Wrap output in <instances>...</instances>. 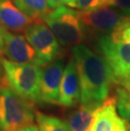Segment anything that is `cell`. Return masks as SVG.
Here are the masks:
<instances>
[{
    "instance_id": "6da1fadb",
    "label": "cell",
    "mask_w": 130,
    "mask_h": 131,
    "mask_svg": "<svg viewBox=\"0 0 130 131\" xmlns=\"http://www.w3.org/2000/svg\"><path fill=\"white\" fill-rule=\"evenodd\" d=\"M80 85L81 104H101L114 83L110 67L101 55L84 44L72 48Z\"/></svg>"
},
{
    "instance_id": "7a4b0ae2",
    "label": "cell",
    "mask_w": 130,
    "mask_h": 131,
    "mask_svg": "<svg viewBox=\"0 0 130 131\" xmlns=\"http://www.w3.org/2000/svg\"><path fill=\"white\" fill-rule=\"evenodd\" d=\"M96 49L110 67L114 83L130 73V17L110 32L96 36Z\"/></svg>"
},
{
    "instance_id": "3957f363",
    "label": "cell",
    "mask_w": 130,
    "mask_h": 131,
    "mask_svg": "<svg viewBox=\"0 0 130 131\" xmlns=\"http://www.w3.org/2000/svg\"><path fill=\"white\" fill-rule=\"evenodd\" d=\"M3 73L8 85L30 103L41 102L40 85L42 67L2 59Z\"/></svg>"
},
{
    "instance_id": "277c9868",
    "label": "cell",
    "mask_w": 130,
    "mask_h": 131,
    "mask_svg": "<svg viewBox=\"0 0 130 131\" xmlns=\"http://www.w3.org/2000/svg\"><path fill=\"white\" fill-rule=\"evenodd\" d=\"M53 33L61 45L74 47L81 44L86 37V30L79 11L65 6L50 10L41 19Z\"/></svg>"
},
{
    "instance_id": "5b68a950",
    "label": "cell",
    "mask_w": 130,
    "mask_h": 131,
    "mask_svg": "<svg viewBox=\"0 0 130 131\" xmlns=\"http://www.w3.org/2000/svg\"><path fill=\"white\" fill-rule=\"evenodd\" d=\"M34 118L31 103L9 86L0 85V131H19L33 124Z\"/></svg>"
},
{
    "instance_id": "8992f818",
    "label": "cell",
    "mask_w": 130,
    "mask_h": 131,
    "mask_svg": "<svg viewBox=\"0 0 130 131\" xmlns=\"http://www.w3.org/2000/svg\"><path fill=\"white\" fill-rule=\"evenodd\" d=\"M24 32L25 37L35 50L39 66H45L60 57V43L46 25L39 21L31 22Z\"/></svg>"
},
{
    "instance_id": "52a82bcc",
    "label": "cell",
    "mask_w": 130,
    "mask_h": 131,
    "mask_svg": "<svg viewBox=\"0 0 130 131\" xmlns=\"http://www.w3.org/2000/svg\"><path fill=\"white\" fill-rule=\"evenodd\" d=\"M79 13L86 32L95 33L96 36L110 32L127 17L123 10L112 6H104L85 11L79 10Z\"/></svg>"
},
{
    "instance_id": "ba28073f",
    "label": "cell",
    "mask_w": 130,
    "mask_h": 131,
    "mask_svg": "<svg viewBox=\"0 0 130 131\" xmlns=\"http://www.w3.org/2000/svg\"><path fill=\"white\" fill-rule=\"evenodd\" d=\"M64 67V61L60 58L42 67L40 85L41 102L57 104L60 83Z\"/></svg>"
},
{
    "instance_id": "9c48e42d",
    "label": "cell",
    "mask_w": 130,
    "mask_h": 131,
    "mask_svg": "<svg viewBox=\"0 0 130 131\" xmlns=\"http://www.w3.org/2000/svg\"><path fill=\"white\" fill-rule=\"evenodd\" d=\"M3 52L9 60L19 63L37 64L35 50L24 36L13 33L3 27Z\"/></svg>"
},
{
    "instance_id": "30bf717a",
    "label": "cell",
    "mask_w": 130,
    "mask_h": 131,
    "mask_svg": "<svg viewBox=\"0 0 130 131\" xmlns=\"http://www.w3.org/2000/svg\"><path fill=\"white\" fill-rule=\"evenodd\" d=\"M128 125L116 109V97H107L96 111L90 131H128Z\"/></svg>"
},
{
    "instance_id": "8fae6325",
    "label": "cell",
    "mask_w": 130,
    "mask_h": 131,
    "mask_svg": "<svg viewBox=\"0 0 130 131\" xmlns=\"http://www.w3.org/2000/svg\"><path fill=\"white\" fill-rule=\"evenodd\" d=\"M80 102V85L75 62L72 57L64 67L61 80L57 104L72 107Z\"/></svg>"
},
{
    "instance_id": "7c38bea8",
    "label": "cell",
    "mask_w": 130,
    "mask_h": 131,
    "mask_svg": "<svg viewBox=\"0 0 130 131\" xmlns=\"http://www.w3.org/2000/svg\"><path fill=\"white\" fill-rule=\"evenodd\" d=\"M34 21L16 6L14 0H0V26L10 31H22Z\"/></svg>"
},
{
    "instance_id": "4fadbf2b",
    "label": "cell",
    "mask_w": 130,
    "mask_h": 131,
    "mask_svg": "<svg viewBox=\"0 0 130 131\" xmlns=\"http://www.w3.org/2000/svg\"><path fill=\"white\" fill-rule=\"evenodd\" d=\"M101 104H81L71 112L65 122L70 131H90L96 111Z\"/></svg>"
},
{
    "instance_id": "5bb4252c",
    "label": "cell",
    "mask_w": 130,
    "mask_h": 131,
    "mask_svg": "<svg viewBox=\"0 0 130 131\" xmlns=\"http://www.w3.org/2000/svg\"><path fill=\"white\" fill-rule=\"evenodd\" d=\"M19 9L33 20H41L50 11L48 0H14Z\"/></svg>"
},
{
    "instance_id": "9a60e30c",
    "label": "cell",
    "mask_w": 130,
    "mask_h": 131,
    "mask_svg": "<svg viewBox=\"0 0 130 131\" xmlns=\"http://www.w3.org/2000/svg\"><path fill=\"white\" fill-rule=\"evenodd\" d=\"M40 131H70L67 124L53 116L46 115L41 112L35 114Z\"/></svg>"
},
{
    "instance_id": "2e32d148",
    "label": "cell",
    "mask_w": 130,
    "mask_h": 131,
    "mask_svg": "<svg viewBox=\"0 0 130 131\" xmlns=\"http://www.w3.org/2000/svg\"><path fill=\"white\" fill-rule=\"evenodd\" d=\"M115 97L119 115L130 123V91L119 87L117 90Z\"/></svg>"
},
{
    "instance_id": "e0dca14e",
    "label": "cell",
    "mask_w": 130,
    "mask_h": 131,
    "mask_svg": "<svg viewBox=\"0 0 130 131\" xmlns=\"http://www.w3.org/2000/svg\"><path fill=\"white\" fill-rule=\"evenodd\" d=\"M104 6H109V0H76L74 7L80 11H85Z\"/></svg>"
},
{
    "instance_id": "ac0fdd59",
    "label": "cell",
    "mask_w": 130,
    "mask_h": 131,
    "mask_svg": "<svg viewBox=\"0 0 130 131\" xmlns=\"http://www.w3.org/2000/svg\"><path fill=\"white\" fill-rule=\"evenodd\" d=\"M75 1L76 0H48V3L51 9H55V8L66 6V5L69 7H74Z\"/></svg>"
},
{
    "instance_id": "d6986e66",
    "label": "cell",
    "mask_w": 130,
    "mask_h": 131,
    "mask_svg": "<svg viewBox=\"0 0 130 131\" xmlns=\"http://www.w3.org/2000/svg\"><path fill=\"white\" fill-rule=\"evenodd\" d=\"M109 6L119 9L130 8V0H109Z\"/></svg>"
},
{
    "instance_id": "ffe728a7",
    "label": "cell",
    "mask_w": 130,
    "mask_h": 131,
    "mask_svg": "<svg viewBox=\"0 0 130 131\" xmlns=\"http://www.w3.org/2000/svg\"><path fill=\"white\" fill-rule=\"evenodd\" d=\"M116 83H117L122 88L130 91V73L119 79Z\"/></svg>"
},
{
    "instance_id": "44dd1931",
    "label": "cell",
    "mask_w": 130,
    "mask_h": 131,
    "mask_svg": "<svg viewBox=\"0 0 130 131\" xmlns=\"http://www.w3.org/2000/svg\"><path fill=\"white\" fill-rule=\"evenodd\" d=\"M19 131H40V130H39V129H38V127L37 126V125L30 124V125H28V126L23 128V129H21Z\"/></svg>"
},
{
    "instance_id": "7402d4cb",
    "label": "cell",
    "mask_w": 130,
    "mask_h": 131,
    "mask_svg": "<svg viewBox=\"0 0 130 131\" xmlns=\"http://www.w3.org/2000/svg\"><path fill=\"white\" fill-rule=\"evenodd\" d=\"M4 50V39H3V27L0 26V53Z\"/></svg>"
},
{
    "instance_id": "603a6c76",
    "label": "cell",
    "mask_w": 130,
    "mask_h": 131,
    "mask_svg": "<svg viewBox=\"0 0 130 131\" xmlns=\"http://www.w3.org/2000/svg\"><path fill=\"white\" fill-rule=\"evenodd\" d=\"M123 11V13L125 14L127 16L130 17V8H127V9H122Z\"/></svg>"
},
{
    "instance_id": "cb8c5ba5",
    "label": "cell",
    "mask_w": 130,
    "mask_h": 131,
    "mask_svg": "<svg viewBox=\"0 0 130 131\" xmlns=\"http://www.w3.org/2000/svg\"><path fill=\"white\" fill-rule=\"evenodd\" d=\"M3 74V66H2V59L0 58V78H1V75Z\"/></svg>"
},
{
    "instance_id": "d4e9b609",
    "label": "cell",
    "mask_w": 130,
    "mask_h": 131,
    "mask_svg": "<svg viewBox=\"0 0 130 131\" xmlns=\"http://www.w3.org/2000/svg\"><path fill=\"white\" fill-rule=\"evenodd\" d=\"M128 131H130V124H129V123H128Z\"/></svg>"
}]
</instances>
